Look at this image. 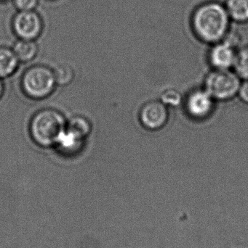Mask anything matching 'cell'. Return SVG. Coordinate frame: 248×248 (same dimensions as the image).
Segmentation results:
<instances>
[{"mask_svg":"<svg viewBox=\"0 0 248 248\" xmlns=\"http://www.w3.org/2000/svg\"><path fill=\"white\" fill-rule=\"evenodd\" d=\"M18 62L13 49L0 46V78H7L13 75L18 67Z\"/></svg>","mask_w":248,"mask_h":248,"instance_id":"cell-9","label":"cell"},{"mask_svg":"<svg viewBox=\"0 0 248 248\" xmlns=\"http://www.w3.org/2000/svg\"><path fill=\"white\" fill-rule=\"evenodd\" d=\"M231 21L224 4L218 1H207L195 9L191 25L199 40L214 45L227 36Z\"/></svg>","mask_w":248,"mask_h":248,"instance_id":"cell-1","label":"cell"},{"mask_svg":"<svg viewBox=\"0 0 248 248\" xmlns=\"http://www.w3.org/2000/svg\"><path fill=\"white\" fill-rule=\"evenodd\" d=\"M13 50L19 61L29 62L37 55L38 46L34 41L20 39L15 44Z\"/></svg>","mask_w":248,"mask_h":248,"instance_id":"cell-11","label":"cell"},{"mask_svg":"<svg viewBox=\"0 0 248 248\" xmlns=\"http://www.w3.org/2000/svg\"><path fill=\"white\" fill-rule=\"evenodd\" d=\"M39 0H14L15 6L19 11L34 10Z\"/></svg>","mask_w":248,"mask_h":248,"instance_id":"cell-15","label":"cell"},{"mask_svg":"<svg viewBox=\"0 0 248 248\" xmlns=\"http://www.w3.org/2000/svg\"><path fill=\"white\" fill-rule=\"evenodd\" d=\"M169 119L167 106L158 100L148 102L140 110L139 119L144 128L151 131L161 129Z\"/></svg>","mask_w":248,"mask_h":248,"instance_id":"cell-6","label":"cell"},{"mask_svg":"<svg viewBox=\"0 0 248 248\" xmlns=\"http://www.w3.org/2000/svg\"><path fill=\"white\" fill-rule=\"evenodd\" d=\"M237 50L224 41L214 44L209 52L210 62L215 69H230L234 66Z\"/></svg>","mask_w":248,"mask_h":248,"instance_id":"cell-8","label":"cell"},{"mask_svg":"<svg viewBox=\"0 0 248 248\" xmlns=\"http://www.w3.org/2000/svg\"><path fill=\"white\" fill-rule=\"evenodd\" d=\"M233 68L240 78L248 80V46L237 50Z\"/></svg>","mask_w":248,"mask_h":248,"instance_id":"cell-12","label":"cell"},{"mask_svg":"<svg viewBox=\"0 0 248 248\" xmlns=\"http://www.w3.org/2000/svg\"><path fill=\"white\" fill-rule=\"evenodd\" d=\"M12 25L15 34L24 40H36L43 31V22L34 10L19 11Z\"/></svg>","mask_w":248,"mask_h":248,"instance_id":"cell-5","label":"cell"},{"mask_svg":"<svg viewBox=\"0 0 248 248\" xmlns=\"http://www.w3.org/2000/svg\"><path fill=\"white\" fill-rule=\"evenodd\" d=\"M53 71L54 74H55V81L58 85H68L74 79V70L69 65H58Z\"/></svg>","mask_w":248,"mask_h":248,"instance_id":"cell-13","label":"cell"},{"mask_svg":"<svg viewBox=\"0 0 248 248\" xmlns=\"http://www.w3.org/2000/svg\"><path fill=\"white\" fill-rule=\"evenodd\" d=\"M160 101L165 106L171 107H177L182 103V97L181 93L175 89H167L161 94Z\"/></svg>","mask_w":248,"mask_h":248,"instance_id":"cell-14","label":"cell"},{"mask_svg":"<svg viewBox=\"0 0 248 248\" xmlns=\"http://www.w3.org/2000/svg\"><path fill=\"white\" fill-rule=\"evenodd\" d=\"M241 78L230 69H215L207 76L205 90L215 100L227 101L238 94Z\"/></svg>","mask_w":248,"mask_h":248,"instance_id":"cell-4","label":"cell"},{"mask_svg":"<svg viewBox=\"0 0 248 248\" xmlns=\"http://www.w3.org/2000/svg\"><path fill=\"white\" fill-rule=\"evenodd\" d=\"M3 93H4V84L1 81V78H0V99L2 97Z\"/></svg>","mask_w":248,"mask_h":248,"instance_id":"cell-17","label":"cell"},{"mask_svg":"<svg viewBox=\"0 0 248 248\" xmlns=\"http://www.w3.org/2000/svg\"><path fill=\"white\" fill-rule=\"evenodd\" d=\"M226 9L230 18L239 23L248 22V0H227Z\"/></svg>","mask_w":248,"mask_h":248,"instance_id":"cell-10","label":"cell"},{"mask_svg":"<svg viewBox=\"0 0 248 248\" xmlns=\"http://www.w3.org/2000/svg\"><path fill=\"white\" fill-rule=\"evenodd\" d=\"M56 84L54 71L45 65L31 67L21 78L23 93L33 100H42L50 95Z\"/></svg>","mask_w":248,"mask_h":248,"instance_id":"cell-3","label":"cell"},{"mask_svg":"<svg viewBox=\"0 0 248 248\" xmlns=\"http://www.w3.org/2000/svg\"><path fill=\"white\" fill-rule=\"evenodd\" d=\"M237 94L243 103L248 105V80H245L244 82L241 83Z\"/></svg>","mask_w":248,"mask_h":248,"instance_id":"cell-16","label":"cell"},{"mask_svg":"<svg viewBox=\"0 0 248 248\" xmlns=\"http://www.w3.org/2000/svg\"><path fill=\"white\" fill-rule=\"evenodd\" d=\"M215 100L205 90L191 93L186 100V109L192 118L198 120L206 119L214 110Z\"/></svg>","mask_w":248,"mask_h":248,"instance_id":"cell-7","label":"cell"},{"mask_svg":"<svg viewBox=\"0 0 248 248\" xmlns=\"http://www.w3.org/2000/svg\"><path fill=\"white\" fill-rule=\"evenodd\" d=\"M66 122L63 115L53 109L36 113L31 121L29 131L32 140L41 147L55 146L65 129Z\"/></svg>","mask_w":248,"mask_h":248,"instance_id":"cell-2","label":"cell"}]
</instances>
